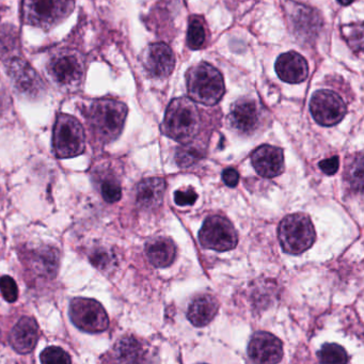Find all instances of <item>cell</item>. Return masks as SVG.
<instances>
[{"label":"cell","instance_id":"23","mask_svg":"<svg viewBox=\"0 0 364 364\" xmlns=\"http://www.w3.org/2000/svg\"><path fill=\"white\" fill-rule=\"evenodd\" d=\"M114 353L119 361L121 362L141 361V357H144L142 345L134 338H124L119 341L114 348Z\"/></svg>","mask_w":364,"mask_h":364},{"label":"cell","instance_id":"11","mask_svg":"<svg viewBox=\"0 0 364 364\" xmlns=\"http://www.w3.org/2000/svg\"><path fill=\"white\" fill-rule=\"evenodd\" d=\"M48 72L60 86L76 87L84 77V65L76 53L60 52L48 63Z\"/></svg>","mask_w":364,"mask_h":364},{"label":"cell","instance_id":"16","mask_svg":"<svg viewBox=\"0 0 364 364\" xmlns=\"http://www.w3.org/2000/svg\"><path fill=\"white\" fill-rule=\"evenodd\" d=\"M276 72L279 78L289 84L304 82L309 75L306 59L296 52L285 53L277 59Z\"/></svg>","mask_w":364,"mask_h":364},{"label":"cell","instance_id":"8","mask_svg":"<svg viewBox=\"0 0 364 364\" xmlns=\"http://www.w3.org/2000/svg\"><path fill=\"white\" fill-rule=\"evenodd\" d=\"M70 317L76 327L89 333L105 331L109 326V318L105 309L97 300L89 298L72 300Z\"/></svg>","mask_w":364,"mask_h":364},{"label":"cell","instance_id":"30","mask_svg":"<svg viewBox=\"0 0 364 364\" xmlns=\"http://www.w3.org/2000/svg\"><path fill=\"white\" fill-rule=\"evenodd\" d=\"M41 361L43 363H71L72 359L60 347H48L42 351Z\"/></svg>","mask_w":364,"mask_h":364},{"label":"cell","instance_id":"19","mask_svg":"<svg viewBox=\"0 0 364 364\" xmlns=\"http://www.w3.org/2000/svg\"><path fill=\"white\" fill-rule=\"evenodd\" d=\"M166 191V182L161 178H144L137 187L136 200L139 208L154 210L161 205Z\"/></svg>","mask_w":364,"mask_h":364},{"label":"cell","instance_id":"29","mask_svg":"<svg viewBox=\"0 0 364 364\" xmlns=\"http://www.w3.org/2000/svg\"><path fill=\"white\" fill-rule=\"evenodd\" d=\"M90 261L93 266L101 270H107L112 267L116 262L114 255L104 248L95 249L91 252Z\"/></svg>","mask_w":364,"mask_h":364},{"label":"cell","instance_id":"9","mask_svg":"<svg viewBox=\"0 0 364 364\" xmlns=\"http://www.w3.org/2000/svg\"><path fill=\"white\" fill-rule=\"evenodd\" d=\"M310 110L318 124L333 127L343 120L347 108L342 97L333 91L318 90L311 99Z\"/></svg>","mask_w":364,"mask_h":364},{"label":"cell","instance_id":"18","mask_svg":"<svg viewBox=\"0 0 364 364\" xmlns=\"http://www.w3.org/2000/svg\"><path fill=\"white\" fill-rule=\"evenodd\" d=\"M219 304L214 296L204 294L198 296L191 302L187 311V318L196 327L208 325L216 316Z\"/></svg>","mask_w":364,"mask_h":364},{"label":"cell","instance_id":"6","mask_svg":"<svg viewBox=\"0 0 364 364\" xmlns=\"http://www.w3.org/2000/svg\"><path fill=\"white\" fill-rule=\"evenodd\" d=\"M55 154L58 159H72L86 148V135L80 121L69 114H59L53 137Z\"/></svg>","mask_w":364,"mask_h":364},{"label":"cell","instance_id":"20","mask_svg":"<svg viewBox=\"0 0 364 364\" xmlns=\"http://www.w3.org/2000/svg\"><path fill=\"white\" fill-rule=\"evenodd\" d=\"M146 257L152 265L157 268H165L171 265L176 257V247L172 240L159 236L146 242Z\"/></svg>","mask_w":364,"mask_h":364},{"label":"cell","instance_id":"3","mask_svg":"<svg viewBox=\"0 0 364 364\" xmlns=\"http://www.w3.org/2000/svg\"><path fill=\"white\" fill-rule=\"evenodd\" d=\"M186 85L191 100L204 105H216L225 95L223 76L210 63H198L191 68L186 73Z\"/></svg>","mask_w":364,"mask_h":364},{"label":"cell","instance_id":"25","mask_svg":"<svg viewBox=\"0 0 364 364\" xmlns=\"http://www.w3.org/2000/svg\"><path fill=\"white\" fill-rule=\"evenodd\" d=\"M317 358L321 363H347L349 361L348 353L341 345L327 343L323 345L317 353Z\"/></svg>","mask_w":364,"mask_h":364},{"label":"cell","instance_id":"10","mask_svg":"<svg viewBox=\"0 0 364 364\" xmlns=\"http://www.w3.org/2000/svg\"><path fill=\"white\" fill-rule=\"evenodd\" d=\"M8 72L14 88L20 95L31 100L39 99L43 95L46 85L39 74L26 61L21 58L11 59Z\"/></svg>","mask_w":364,"mask_h":364},{"label":"cell","instance_id":"15","mask_svg":"<svg viewBox=\"0 0 364 364\" xmlns=\"http://www.w3.org/2000/svg\"><path fill=\"white\" fill-rule=\"evenodd\" d=\"M251 163L255 171L264 178H276L284 171V154L282 149L277 146H259L251 155Z\"/></svg>","mask_w":364,"mask_h":364},{"label":"cell","instance_id":"32","mask_svg":"<svg viewBox=\"0 0 364 364\" xmlns=\"http://www.w3.org/2000/svg\"><path fill=\"white\" fill-rule=\"evenodd\" d=\"M197 199L198 193L191 187L187 189H180L174 193V201L180 206L193 205Z\"/></svg>","mask_w":364,"mask_h":364},{"label":"cell","instance_id":"22","mask_svg":"<svg viewBox=\"0 0 364 364\" xmlns=\"http://www.w3.org/2000/svg\"><path fill=\"white\" fill-rule=\"evenodd\" d=\"M59 251L53 247H42L33 252L31 262L38 274L46 277H54L59 267Z\"/></svg>","mask_w":364,"mask_h":364},{"label":"cell","instance_id":"34","mask_svg":"<svg viewBox=\"0 0 364 364\" xmlns=\"http://www.w3.org/2000/svg\"><path fill=\"white\" fill-rule=\"evenodd\" d=\"M223 180L227 186L236 187L240 182V173L234 168H228L223 172Z\"/></svg>","mask_w":364,"mask_h":364},{"label":"cell","instance_id":"21","mask_svg":"<svg viewBox=\"0 0 364 364\" xmlns=\"http://www.w3.org/2000/svg\"><path fill=\"white\" fill-rule=\"evenodd\" d=\"M289 10H291L289 18L293 22V26L297 35L304 38L316 35L317 31L321 28V18L316 16L313 9L295 4Z\"/></svg>","mask_w":364,"mask_h":364},{"label":"cell","instance_id":"13","mask_svg":"<svg viewBox=\"0 0 364 364\" xmlns=\"http://www.w3.org/2000/svg\"><path fill=\"white\" fill-rule=\"evenodd\" d=\"M230 127L242 135H251L257 131L262 120L261 107L253 100L240 99L232 106Z\"/></svg>","mask_w":364,"mask_h":364},{"label":"cell","instance_id":"26","mask_svg":"<svg viewBox=\"0 0 364 364\" xmlns=\"http://www.w3.org/2000/svg\"><path fill=\"white\" fill-rule=\"evenodd\" d=\"M101 193L107 203H116L122 198V188L120 183L114 178H106L102 182Z\"/></svg>","mask_w":364,"mask_h":364},{"label":"cell","instance_id":"33","mask_svg":"<svg viewBox=\"0 0 364 364\" xmlns=\"http://www.w3.org/2000/svg\"><path fill=\"white\" fill-rule=\"evenodd\" d=\"M340 161L338 156L330 157V159H323L319 163V168L323 173L327 176H333L338 172Z\"/></svg>","mask_w":364,"mask_h":364},{"label":"cell","instance_id":"7","mask_svg":"<svg viewBox=\"0 0 364 364\" xmlns=\"http://www.w3.org/2000/svg\"><path fill=\"white\" fill-rule=\"evenodd\" d=\"M199 240L204 248L210 250H233L237 246V232L229 219L216 215L204 221L199 232Z\"/></svg>","mask_w":364,"mask_h":364},{"label":"cell","instance_id":"35","mask_svg":"<svg viewBox=\"0 0 364 364\" xmlns=\"http://www.w3.org/2000/svg\"><path fill=\"white\" fill-rule=\"evenodd\" d=\"M338 3L341 4V5L343 6H347L350 5L351 3H353V0H338Z\"/></svg>","mask_w":364,"mask_h":364},{"label":"cell","instance_id":"2","mask_svg":"<svg viewBox=\"0 0 364 364\" xmlns=\"http://www.w3.org/2000/svg\"><path fill=\"white\" fill-rule=\"evenodd\" d=\"M200 114L196 104L188 97L172 100L164 119V134L178 142H188L197 135Z\"/></svg>","mask_w":364,"mask_h":364},{"label":"cell","instance_id":"12","mask_svg":"<svg viewBox=\"0 0 364 364\" xmlns=\"http://www.w3.org/2000/svg\"><path fill=\"white\" fill-rule=\"evenodd\" d=\"M142 65L151 77L163 80L173 72L176 57L167 44H151L142 54Z\"/></svg>","mask_w":364,"mask_h":364},{"label":"cell","instance_id":"24","mask_svg":"<svg viewBox=\"0 0 364 364\" xmlns=\"http://www.w3.org/2000/svg\"><path fill=\"white\" fill-rule=\"evenodd\" d=\"M206 40L205 23L201 16H191L187 31V46L197 50L203 46Z\"/></svg>","mask_w":364,"mask_h":364},{"label":"cell","instance_id":"14","mask_svg":"<svg viewBox=\"0 0 364 364\" xmlns=\"http://www.w3.org/2000/svg\"><path fill=\"white\" fill-rule=\"evenodd\" d=\"M248 355L255 363H278L283 357L282 342L269 332H257L249 342Z\"/></svg>","mask_w":364,"mask_h":364},{"label":"cell","instance_id":"1","mask_svg":"<svg viewBox=\"0 0 364 364\" xmlns=\"http://www.w3.org/2000/svg\"><path fill=\"white\" fill-rule=\"evenodd\" d=\"M127 117V106L112 99L99 100L89 108L87 119L97 141L108 144L122 133Z\"/></svg>","mask_w":364,"mask_h":364},{"label":"cell","instance_id":"28","mask_svg":"<svg viewBox=\"0 0 364 364\" xmlns=\"http://www.w3.org/2000/svg\"><path fill=\"white\" fill-rule=\"evenodd\" d=\"M201 153L199 150L191 146H184L178 149L176 159L178 165L183 168H188L201 159Z\"/></svg>","mask_w":364,"mask_h":364},{"label":"cell","instance_id":"5","mask_svg":"<svg viewBox=\"0 0 364 364\" xmlns=\"http://www.w3.org/2000/svg\"><path fill=\"white\" fill-rule=\"evenodd\" d=\"M278 235L281 247L289 255H301L315 242L312 221L304 214L285 217L279 225Z\"/></svg>","mask_w":364,"mask_h":364},{"label":"cell","instance_id":"27","mask_svg":"<svg viewBox=\"0 0 364 364\" xmlns=\"http://www.w3.org/2000/svg\"><path fill=\"white\" fill-rule=\"evenodd\" d=\"M347 181L350 186L355 191L362 193L363 188V161L360 155L359 159H355L350 166H349L348 172H347Z\"/></svg>","mask_w":364,"mask_h":364},{"label":"cell","instance_id":"17","mask_svg":"<svg viewBox=\"0 0 364 364\" xmlns=\"http://www.w3.org/2000/svg\"><path fill=\"white\" fill-rule=\"evenodd\" d=\"M39 338V326L33 317L24 316L14 326L10 333L12 347L20 353L33 350Z\"/></svg>","mask_w":364,"mask_h":364},{"label":"cell","instance_id":"31","mask_svg":"<svg viewBox=\"0 0 364 364\" xmlns=\"http://www.w3.org/2000/svg\"><path fill=\"white\" fill-rule=\"evenodd\" d=\"M0 291L8 302H14L18 299V285L10 276H3L0 278Z\"/></svg>","mask_w":364,"mask_h":364},{"label":"cell","instance_id":"4","mask_svg":"<svg viewBox=\"0 0 364 364\" xmlns=\"http://www.w3.org/2000/svg\"><path fill=\"white\" fill-rule=\"evenodd\" d=\"M75 0H23L25 24L50 31L73 12Z\"/></svg>","mask_w":364,"mask_h":364}]
</instances>
